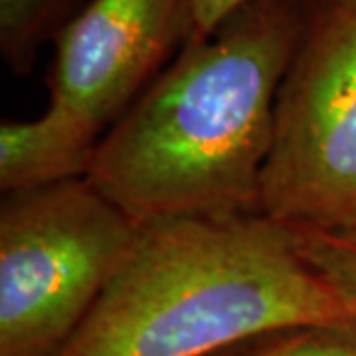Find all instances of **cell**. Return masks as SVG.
I'll use <instances>...</instances> for the list:
<instances>
[{"mask_svg":"<svg viewBox=\"0 0 356 356\" xmlns=\"http://www.w3.org/2000/svg\"><path fill=\"white\" fill-rule=\"evenodd\" d=\"M313 0H252L177 58L105 131L88 178L139 224L259 214L281 81Z\"/></svg>","mask_w":356,"mask_h":356,"instance_id":"1","label":"cell"},{"mask_svg":"<svg viewBox=\"0 0 356 356\" xmlns=\"http://www.w3.org/2000/svg\"><path fill=\"white\" fill-rule=\"evenodd\" d=\"M356 317L261 216L166 218L139 240L54 356H214L267 332Z\"/></svg>","mask_w":356,"mask_h":356,"instance_id":"2","label":"cell"},{"mask_svg":"<svg viewBox=\"0 0 356 356\" xmlns=\"http://www.w3.org/2000/svg\"><path fill=\"white\" fill-rule=\"evenodd\" d=\"M88 177L0 204V356H54L139 240Z\"/></svg>","mask_w":356,"mask_h":356,"instance_id":"3","label":"cell"},{"mask_svg":"<svg viewBox=\"0 0 356 356\" xmlns=\"http://www.w3.org/2000/svg\"><path fill=\"white\" fill-rule=\"evenodd\" d=\"M259 214L285 228H356V0H313L281 81Z\"/></svg>","mask_w":356,"mask_h":356,"instance_id":"4","label":"cell"},{"mask_svg":"<svg viewBox=\"0 0 356 356\" xmlns=\"http://www.w3.org/2000/svg\"><path fill=\"white\" fill-rule=\"evenodd\" d=\"M192 36V0H89L56 34L50 109L102 139Z\"/></svg>","mask_w":356,"mask_h":356,"instance_id":"5","label":"cell"},{"mask_svg":"<svg viewBox=\"0 0 356 356\" xmlns=\"http://www.w3.org/2000/svg\"><path fill=\"white\" fill-rule=\"evenodd\" d=\"M97 143V137L50 107L32 121H2V194L88 177Z\"/></svg>","mask_w":356,"mask_h":356,"instance_id":"6","label":"cell"},{"mask_svg":"<svg viewBox=\"0 0 356 356\" xmlns=\"http://www.w3.org/2000/svg\"><path fill=\"white\" fill-rule=\"evenodd\" d=\"M81 0H0V50L14 74H28L40 46L64 28Z\"/></svg>","mask_w":356,"mask_h":356,"instance_id":"7","label":"cell"},{"mask_svg":"<svg viewBox=\"0 0 356 356\" xmlns=\"http://www.w3.org/2000/svg\"><path fill=\"white\" fill-rule=\"evenodd\" d=\"M224 356H356V317L267 332Z\"/></svg>","mask_w":356,"mask_h":356,"instance_id":"8","label":"cell"},{"mask_svg":"<svg viewBox=\"0 0 356 356\" xmlns=\"http://www.w3.org/2000/svg\"><path fill=\"white\" fill-rule=\"evenodd\" d=\"M297 252L356 315V228L343 232L289 228Z\"/></svg>","mask_w":356,"mask_h":356,"instance_id":"9","label":"cell"},{"mask_svg":"<svg viewBox=\"0 0 356 356\" xmlns=\"http://www.w3.org/2000/svg\"><path fill=\"white\" fill-rule=\"evenodd\" d=\"M252 0H192V36H208L222 24L229 14Z\"/></svg>","mask_w":356,"mask_h":356,"instance_id":"10","label":"cell"}]
</instances>
